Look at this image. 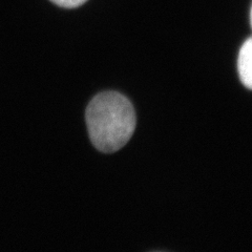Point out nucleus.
Here are the masks:
<instances>
[{
  "label": "nucleus",
  "mask_w": 252,
  "mask_h": 252,
  "mask_svg": "<svg viewBox=\"0 0 252 252\" xmlns=\"http://www.w3.org/2000/svg\"><path fill=\"white\" fill-rule=\"evenodd\" d=\"M85 118L92 143L105 154L121 149L136 129L135 108L117 92L98 94L86 108Z\"/></svg>",
  "instance_id": "f257e3e1"
},
{
  "label": "nucleus",
  "mask_w": 252,
  "mask_h": 252,
  "mask_svg": "<svg viewBox=\"0 0 252 252\" xmlns=\"http://www.w3.org/2000/svg\"><path fill=\"white\" fill-rule=\"evenodd\" d=\"M238 69L240 79L244 86L247 89L252 88V39L248 38L242 45L239 59H238Z\"/></svg>",
  "instance_id": "f03ea898"
},
{
  "label": "nucleus",
  "mask_w": 252,
  "mask_h": 252,
  "mask_svg": "<svg viewBox=\"0 0 252 252\" xmlns=\"http://www.w3.org/2000/svg\"><path fill=\"white\" fill-rule=\"evenodd\" d=\"M51 1L56 3L59 6L66 7V9H74V7L82 5L88 0H51Z\"/></svg>",
  "instance_id": "7ed1b4c3"
}]
</instances>
